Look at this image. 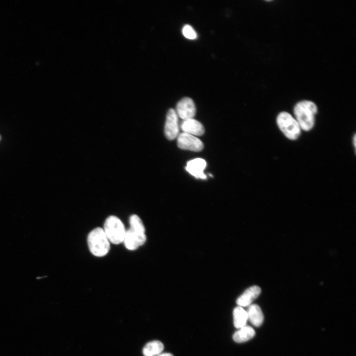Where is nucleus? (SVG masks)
I'll use <instances>...</instances> for the list:
<instances>
[{"mask_svg":"<svg viewBox=\"0 0 356 356\" xmlns=\"http://www.w3.org/2000/svg\"><path fill=\"white\" fill-rule=\"evenodd\" d=\"M180 128L183 133L194 136L202 135L205 132L203 125L193 118L183 120L180 124Z\"/></svg>","mask_w":356,"mask_h":356,"instance_id":"obj_9","label":"nucleus"},{"mask_svg":"<svg viewBox=\"0 0 356 356\" xmlns=\"http://www.w3.org/2000/svg\"><path fill=\"white\" fill-rule=\"evenodd\" d=\"M255 335L254 329L249 326H244L235 332L233 339L236 343H243L252 339Z\"/></svg>","mask_w":356,"mask_h":356,"instance_id":"obj_13","label":"nucleus"},{"mask_svg":"<svg viewBox=\"0 0 356 356\" xmlns=\"http://www.w3.org/2000/svg\"><path fill=\"white\" fill-rule=\"evenodd\" d=\"M88 243L90 252L96 257L105 256L110 250V243L103 229L97 227L88 235Z\"/></svg>","mask_w":356,"mask_h":356,"instance_id":"obj_2","label":"nucleus"},{"mask_svg":"<svg viewBox=\"0 0 356 356\" xmlns=\"http://www.w3.org/2000/svg\"><path fill=\"white\" fill-rule=\"evenodd\" d=\"M261 288L257 286H253L247 289L236 300L237 304L240 307L249 306L259 296Z\"/></svg>","mask_w":356,"mask_h":356,"instance_id":"obj_11","label":"nucleus"},{"mask_svg":"<svg viewBox=\"0 0 356 356\" xmlns=\"http://www.w3.org/2000/svg\"><path fill=\"white\" fill-rule=\"evenodd\" d=\"M233 323L235 327L240 328L246 325L248 320V315L242 307L238 306L234 308L233 312Z\"/></svg>","mask_w":356,"mask_h":356,"instance_id":"obj_15","label":"nucleus"},{"mask_svg":"<svg viewBox=\"0 0 356 356\" xmlns=\"http://www.w3.org/2000/svg\"><path fill=\"white\" fill-rule=\"evenodd\" d=\"M206 166L207 163L204 159L197 158L188 161L185 170L195 178L205 179L207 177L203 171Z\"/></svg>","mask_w":356,"mask_h":356,"instance_id":"obj_8","label":"nucleus"},{"mask_svg":"<svg viewBox=\"0 0 356 356\" xmlns=\"http://www.w3.org/2000/svg\"><path fill=\"white\" fill-rule=\"evenodd\" d=\"M164 350L163 343L157 340L147 343L143 347L142 354L144 356H157Z\"/></svg>","mask_w":356,"mask_h":356,"instance_id":"obj_14","label":"nucleus"},{"mask_svg":"<svg viewBox=\"0 0 356 356\" xmlns=\"http://www.w3.org/2000/svg\"><path fill=\"white\" fill-rule=\"evenodd\" d=\"M130 228L141 236H146L145 227L140 218L136 215H132L130 218Z\"/></svg>","mask_w":356,"mask_h":356,"instance_id":"obj_16","label":"nucleus"},{"mask_svg":"<svg viewBox=\"0 0 356 356\" xmlns=\"http://www.w3.org/2000/svg\"><path fill=\"white\" fill-rule=\"evenodd\" d=\"M356 135H355L354 136V144L355 147H356Z\"/></svg>","mask_w":356,"mask_h":356,"instance_id":"obj_19","label":"nucleus"},{"mask_svg":"<svg viewBox=\"0 0 356 356\" xmlns=\"http://www.w3.org/2000/svg\"><path fill=\"white\" fill-rule=\"evenodd\" d=\"M157 356H174L172 354L168 353H161Z\"/></svg>","mask_w":356,"mask_h":356,"instance_id":"obj_18","label":"nucleus"},{"mask_svg":"<svg viewBox=\"0 0 356 356\" xmlns=\"http://www.w3.org/2000/svg\"><path fill=\"white\" fill-rule=\"evenodd\" d=\"M182 34L187 39L193 40L197 37V34L193 28L189 25H185L182 29Z\"/></svg>","mask_w":356,"mask_h":356,"instance_id":"obj_17","label":"nucleus"},{"mask_svg":"<svg viewBox=\"0 0 356 356\" xmlns=\"http://www.w3.org/2000/svg\"><path fill=\"white\" fill-rule=\"evenodd\" d=\"M248 320L256 327H259L264 321V314L260 307L256 304L250 305L247 311Z\"/></svg>","mask_w":356,"mask_h":356,"instance_id":"obj_12","label":"nucleus"},{"mask_svg":"<svg viewBox=\"0 0 356 356\" xmlns=\"http://www.w3.org/2000/svg\"></svg>","mask_w":356,"mask_h":356,"instance_id":"obj_20","label":"nucleus"},{"mask_svg":"<svg viewBox=\"0 0 356 356\" xmlns=\"http://www.w3.org/2000/svg\"><path fill=\"white\" fill-rule=\"evenodd\" d=\"M103 230L111 243L119 244L123 242L126 230L118 217L115 216L108 217L104 222Z\"/></svg>","mask_w":356,"mask_h":356,"instance_id":"obj_3","label":"nucleus"},{"mask_svg":"<svg viewBox=\"0 0 356 356\" xmlns=\"http://www.w3.org/2000/svg\"><path fill=\"white\" fill-rule=\"evenodd\" d=\"M146 240V236H140L130 228L126 231L123 242L128 250H134L139 246L144 244Z\"/></svg>","mask_w":356,"mask_h":356,"instance_id":"obj_10","label":"nucleus"},{"mask_svg":"<svg viewBox=\"0 0 356 356\" xmlns=\"http://www.w3.org/2000/svg\"><path fill=\"white\" fill-rule=\"evenodd\" d=\"M277 124L286 137L291 140L298 138L301 128L297 121L288 112H282L277 117Z\"/></svg>","mask_w":356,"mask_h":356,"instance_id":"obj_4","label":"nucleus"},{"mask_svg":"<svg viewBox=\"0 0 356 356\" xmlns=\"http://www.w3.org/2000/svg\"><path fill=\"white\" fill-rule=\"evenodd\" d=\"M176 112L183 120L193 119L196 113L195 103L191 98L184 97L177 103Z\"/></svg>","mask_w":356,"mask_h":356,"instance_id":"obj_7","label":"nucleus"},{"mask_svg":"<svg viewBox=\"0 0 356 356\" xmlns=\"http://www.w3.org/2000/svg\"><path fill=\"white\" fill-rule=\"evenodd\" d=\"M178 146L181 149L199 152L204 148L202 141L195 136L185 133L179 134L177 137Z\"/></svg>","mask_w":356,"mask_h":356,"instance_id":"obj_5","label":"nucleus"},{"mask_svg":"<svg viewBox=\"0 0 356 356\" xmlns=\"http://www.w3.org/2000/svg\"><path fill=\"white\" fill-rule=\"evenodd\" d=\"M317 112L316 104L310 100H302L298 102L294 108L296 120L301 129L308 131L314 124V116Z\"/></svg>","mask_w":356,"mask_h":356,"instance_id":"obj_1","label":"nucleus"},{"mask_svg":"<svg viewBox=\"0 0 356 356\" xmlns=\"http://www.w3.org/2000/svg\"><path fill=\"white\" fill-rule=\"evenodd\" d=\"M179 133V127L177 114L174 109L169 110L164 127L166 137L170 140L177 138Z\"/></svg>","mask_w":356,"mask_h":356,"instance_id":"obj_6","label":"nucleus"}]
</instances>
